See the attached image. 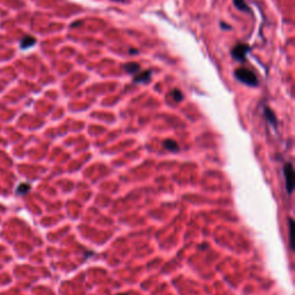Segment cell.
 <instances>
[{"label": "cell", "instance_id": "1", "mask_svg": "<svg viewBox=\"0 0 295 295\" xmlns=\"http://www.w3.org/2000/svg\"><path fill=\"white\" fill-rule=\"evenodd\" d=\"M235 77L237 78L239 81L243 82L244 84L247 86H250V87H256L258 84V80L256 77V75L252 73L251 70L247 69V68H237L235 70Z\"/></svg>", "mask_w": 295, "mask_h": 295}, {"label": "cell", "instance_id": "2", "mask_svg": "<svg viewBox=\"0 0 295 295\" xmlns=\"http://www.w3.org/2000/svg\"><path fill=\"white\" fill-rule=\"evenodd\" d=\"M284 174L286 179V189L288 194H292L293 187H294V170L291 163H286L284 165Z\"/></svg>", "mask_w": 295, "mask_h": 295}, {"label": "cell", "instance_id": "3", "mask_svg": "<svg viewBox=\"0 0 295 295\" xmlns=\"http://www.w3.org/2000/svg\"><path fill=\"white\" fill-rule=\"evenodd\" d=\"M249 50H250L249 45H247V44H237L232 50V57L234 58L235 60L243 61L246 59V55H247Z\"/></svg>", "mask_w": 295, "mask_h": 295}, {"label": "cell", "instance_id": "4", "mask_svg": "<svg viewBox=\"0 0 295 295\" xmlns=\"http://www.w3.org/2000/svg\"><path fill=\"white\" fill-rule=\"evenodd\" d=\"M151 77V72H143L141 74H137L135 78H134V82H139V83H145L148 82Z\"/></svg>", "mask_w": 295, "mask_h": 295}, {"label": "cell", "instance_id": "5", "mask_svg": "<svg viewBox=\"0 0 295 295\" xmlns=\"http://www.w3.org/2000/svg\"><path fill=\"white\" fill-rule=\"evenodd\" d=\"M35 43H36V39L34 37H31V36H26V37L21 41L20 46H21V49H29V47H31Z\"/></svg>", "mask_w": 295, "mask_h": 295}, {"label": "cell", "instance_id": "6", "mask_svg": "<svg viewBox=\"0 0 295 295\" xmlns=\"http://www.w3.org/2000/svg\"><path fill=\"white\" fill-rule=\"evenodd\" d=\"M294 228H295V225H294V220H293V218H289V243H291V248L294 250L295 248V242H294Z\"/></svg>", "mask_w": 295, "mask_h": 295}, {"label": "cell", "instance_id": "7", "mask_svg": "<svg viewBox=\"0 0 295 295\" xmlns=\"http://www.w3.org/2000/svg\"><path fill=\"white\" fill-rule=\"evenodd\" d=\"M125 69L129 74H136L139 70V65L136 62H129V63L125 65Z\"/></svg>", "mask_w": 295, "mask_h": 295}, {"label": "cell", "instance_id": "8", "mask_svg": "<svg viewBox=\"0 0 295 295\" xmlns=\"http://www.w3.org/2000/svg\"><path fill=\"white\" fill-rule=\"evenodd\" d=\"M164 147L167 149V150H170V151H175V150H178L179 147H178V143L173 141V139H166L165 142H164Z\"/></svg>", "mask_w": 295, "mask_h": 295}, {"label": "cell", "instance_id": "9", "mask_svg": "<svg viewBox=\"0 0 295 295\" xmlns=\"http://www.w3.org/2000/svg\"><path fill=\"white\" fill-rule=\"evenodd\" d=\"M234 1V5L236 6V8L243 10V12H249L250 8L247 6V4L244 2V0H233Z\"/></svg>", "mask_w": 295, "mask_h": 295}, {"label": "cell", "instance_id": "10", "mask_svg": "<svg viewBox=\"0 0 295 295\" xmlns=\"http://www.w3.org/2000/svg\"><path fill=\"white\" fill-rule=\"evenodd\" d=\"M29 190H30V186H29V184H27V183H22V184H20V186L18 187V190H16V192L20 194V195H24V194H27Z\"/></svg>", "mask_w": 295, "mask_h": 295}, {"label": "cell", "instance_id": "11", "mask_svg": "<svg viewBox=\"0 0 295 295\" xmlns=\"http://www.w3.org/2000/svg\"><path fill=\"white\" fill-rule=\"evenodd\" d=\"M264 113H265V115H266V118H269V121L271 123H276V118H274V114L272 113V111L268 108V107H265V110H264Z\"/></svg>", "mask_w": 295, "mask_h": 295}, {"label": "cell", "instance_id": "12", "mask_svg": "<svg viewBox=\"0 0 295 295\" xmlns=\"http://www.w3.org/2000/svg\"><path fill=\"white\" fill-rule=\"evenodd\" d=\"M171 95L173 96V98L175 99V102H181V100H182V98H183L181 91H180V90H178V89L173 90V91L171 92Z\"/></svg>", "mask_w": 295, "mask_h": 295}, {"label": "cell", "instance_id": "13", "mask_svg": "<svg viewBox=\"0 0 295 295\" xmlns=\"http://www.w3.org/2000/svg\"><path fill=\"white\" fill-rule=\"evenodd\" d=\"M114 1H123V0H114Z\"/></svg>", "mask_w": 295, "mask_h": 295}, {"label": "cell", "instance_id": "14", "mask_svg": "<svg viewBox=\"0 0 295 295\" xmlns=\"http://www.w3.org/2000/svg\"><path fill=\"white\" fill-rule=\"evenodd\" d=\"M118 295H127V294H118Z\"/></svg>", "mask_w": 295, "mask_h": 295}]
</instances>
